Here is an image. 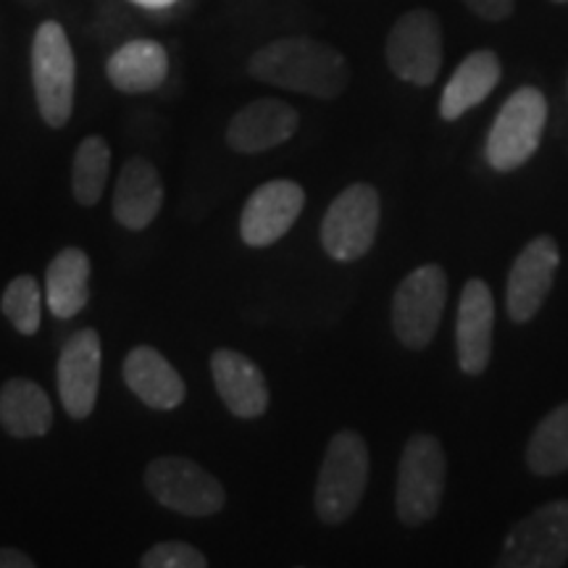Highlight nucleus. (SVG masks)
Segmentation results:
<instances>
[{
	"label": "nucleus",
	"mask_w": 568,
	"mask_h": 568,
	"mask_svg": "<svg viewBox=\"0 0 568 568\" xmlns=\"http://www.w3.org/2000/svg\"><path fill=\"white\" fill-rule=\"evenodd\" d=\"M253 80L272 88L314 95L322 101L343 95L351 67L337 48L314 38H282L253 53L247 63Z\"/></svg>",
	"instance_id": "nucleus-1"
},
{
	"label": "nucleus",
	"mask_w": 568,
	"mask_h": 568,
	"mask_svg": "<svg viewBox=\"0 0 568 568\" xmlns=\"http://www.w3.org/2000/svg\"><path fill=\"white\" fill-rule=\"evenodd\" d=\"M372 458L366 439L353 429H339L326 445L318 468L314 508L324 524H343L358 510L368 487Z\"/></svg>",
	"instance_id": "nucleus-2"
},
{
	"label": "nucleus",
	"mask_w": 568,
	"mask_h": 568,
	"mask_svg": "<svg viewBox=\"0 0 568 568\" xmlns=\"http://www.w3.org/2000/svg\"><path fill=\"white\" fill-rule=\"evenodd\" d=\"M32 84L42 122L51 130H63L74 113L77 61L59 21H42L34 32Z\"/></svg>",
	"instance_id": "nucleus-3"
},
{
	"label": "nucleus",
	"mask_w": 568,
	"mask_h": 568,
	"mask_svg": "<svg viewBox=\"0 0 568 568\" xmlns=\"http://www.w3.org/2000/svg\"><path fill=\"white\" fill-rule=\"evenodd\" d=\"M445 471L443 443L435 435L416 432L403 447L400 466H397L395 510L406 527H424L437 516L445 495Z\"/></svg>",
	"instance_id": "nucleus-4"
},
{
	"label": "nucleus",
	"mask_w": 568,
	"mask_h": 568,
	"mask_svg": "<svg viewBox=\"0 0 568 568\" xmlns=\"http://www.w3.org/2000/svg\"><path fill=\"white\" fill-rule=\"evenodd\" d=\"M548 124V101L542 90L518 88L503 103L487 138V163L495 172H516L537 153Z\"/></svg>",
	"instance_id": "nucleus-5"
},
{
	"label": "nucleus",
	"mask_w": 568,
	"mask_h": 568,
	"mask_svg": "<svg viewBox=\"0 0 568 568\" xmlns=\"http://www.w3.org/2000/svg\"><path fill=\"white\" fill-rule=\"evenodd\" d=\"M145 489L153 500L180 516H213L226 506V489L222 481L182 456H159L142 474Z\"/></svg>",
	"instance_id": "nucleus-6"
},
{
	"label": "nucleus",
	"mask_w": 568,
	"mask_h": 568,
	"mask_svg": "<svg viewBox=\"0 0 568 568\" xmlns=\"http://www.w3.org/2000/svg\"><path fill=\"white\" fill-rule=\"evenodd\" d=\"M382 222V201L376 187L368 182H355L345 187L322 222V245L337 264H353L372 251Z\"/></svg>",
	"instance_id": "nucleus-7"
},
{
	"label": "nucleus",
	"mask_w": 568,
	"mask_h": 568,
	"mask_svg": "<svg viewBox=\"0 0 568 568\" xmlns=\"http://www.w3.org/2000/svg\"><path fill=\"white\" fill-rule=\"evenodd\" d=\"M447 303L443 266L424 264L397 284L393 295V332L408 351H424L437 337Z\"/></svg>",
	"instance_id": "nucleus-8"
},
{
	"label": "nucleus",
	"mask_w": 568,
	"mask_h": 568,
	"mask_svg": "<svg viewBox=\"0 0 568 568\" xmlns=\"http://www.w3.org/2000/svg\"><path fill=\"white\" fill-rule=\"evenodd\" d=\"M568 564V500H552L516 521L503 542L500 568H560Z\"/></svg>",
	"instance_id": "nucleus-9"
},
{
	"label": "nucleus",
	"mask_w": 568,
	"mask_h": 568,
	"mask_svg": "<svg viewBox=\"0 0 568 568\" xmlns=\"http://www.w3.org/2000/svg\"><path fill=\"white\" fill-rule=\"evenodd\" d=\"M387 63L397 80L429 88L443 69V27L429 9L403 13L387 34Z\"/></svg>",
	"instance_id": "nucleus-10"
},
{
	"label": "nucleus",
	"mask_w": 568,
	"mask_h": 568,
	"mask_svg": "<svg viewBox=\"0 0 568 568\" xmlns=\"http://www.w3.org/2000/svg\"><path fill=\"white\" fill-rule=\"evenodd\" d=\"M560 266V247L556 237L539 234L516 255L508 274L506 308L510 322L529 324L548 301L552 282H556Z\"/></svg>",
	"instance_id": "nucleus-11"
},
{
	"label": "nucleus",
	"mask_w": 568,
	"mask_h": 568,
	"mask_svg": "<svg viewBox=\"0 0 568 568\" xmlns=\"http://www.w3.org/2000/svg\"><path fill=\"white\" fill-rule=\"evenodd\" d=\"M103 345L95 329H80L69 337L59 355V395L61 406L74 422H84L98 406L101 389Z\"/></svg>",
	"instance_id": "nucleus-12"
},
{
	"label": "nucleus",
	"mask_w": 568,
	"mask_h": 568,
	"mask_svg": "<svg viewBox=\"0 0 568 568\" xmlns=\"http://www.w3.org/2000/svg\"><path fill=\"white\" fill-rule=\"evenodd\" d=\"M305 205L303 187L293 180H272L253 190L240 216V237L247 247H268L293 230Z\"/></svg>",
	"instance_id": "nucleus-13"
},
{
	"label": "nucleus",
	"mask_w": 568,
	"mask_h": 568,
	"mask_svg": "<svg viewBox=\"0 0 568 568\" xmlns=\"http://www.w3.org/2000/svg\"><path fill=\"white\" fill-rule=\"evenodd\" d=\"M495 301L485 280H468L464 284L456 318L458 366L468 376H481L493 361Z\"/></svg>",
	"instance_id": "nucleus-14"
},
{
	"label": "nucleus",
	"mask_w": 568,
	"mask_h": 568,
	"mask_svg": "<svg viewBox=\"0 0 568 568\" xmlns=\"http://www.w3.org/2000/svg\"><path fill=\"white\" fill-rule=\"evenodd\" d=\"M297 126H301V116L293 105L280 101V98H261V101L247 103L230 119L226 145L243 155L266 153L295 138Z\"/></svg>",
	"instance_id": "nucleus-15"
},
{
	"label": "nucleus",
	"mask_w": 568,
	"mask_h": 568,
	"mask_svg": "<svg viewBox=\"0 0 568 568\" xmlns=\"http://www.w3.org/2000/svg\"><path fill=\"white\" fill-rule=\"evenodd\" d=\"M211 376L224 408L237 418H261L268 410V382L258 364L232 347H219L211 355Z\"/></svg>",
	"instance_id": "nucleus-16"
},
{
	"label": "nucleus",
	"mask_w": 568,
	"mask_h": 568,
	"mask_svg": "<svg viewBox=\"0 0 568 568\" xmlns=\"http://www.w3.org/2000/svg\"><path fill=\"white\" fill-rule=\"evenodd\" d=\"M163 205V182L153 161L134 155L119 172L113 187V219L130 232H142L155 222Z\"/></svg>",
	"instance_id": "nucleus-17"
},
{
	"label": "nucleus",
	"mask_w": 568,
	"mask_h": 568,
	"mask_svg": "<svg viewBox=\"0 0 568 568\" xmlns=\"http://www.w3.org/2000/svg\"><path fill=\"white\" fill-rule=\"evenodd\" d=\"M122 376L138 400L153 410H174L187 397L180 372L153 345H138L126 353Z\"/></svg>",
	"instance_id": "nucleus-18"
},
{
	"label": "nucleus",
	"mask_w": 568,
	"mask_h": 568,
	"mask_svg": "<svg viewBox=\"0 0 568 568\" xmlns=\"http://www.w3.org/2000/svg\"><path fill=\"white\" fill-rule=\"evenodd\" d=\"M500 74L503 67L495 51H489V48L474 51L447 80L443 98H439V116L447 119V122H456L466 111L477 109L497 88Z\"/></svg>",
	"instance_id": "nucleus-19"
},
{
	"label": "nucleus",
	"mask_w": 568,
	"mask_h": 568,
	"mask_svg": "<svg viewBox=\"0 0 568 568\" xmlns=\"http://www.w3.org/2000/svg\"><path fill=\"white\" fill-rule=\"evenodd\" d=\"M0 426L13 439L45 437L53 426L51 397L38 382L13 376L0 387Z\"/></svg>",
	"instance_id": "nucleus-20"
},
{
	"label": "nucleus",
	"mask_w": 568,
	"mask_h": 568,
	"mask_svg": "<svg viewBox=\"0 0 568 568\" xmlns=\"http://www.w3.org/2000/svg\"><path fill=\"white\" fill-rule=\"evenodd\" d=\"M105 74L113 88L126 95L159 90L169 74V53L155 40L124 42L105 63Z\"/></svg>",
	"instance_id": "nucleus-21"
},
{
	"label": "nucleus",
	"mask_w": 568,
	"mask_h": 568,
	"mask_svg": "<svg viewBox=\"0 0 568 568\" xmlns=\"http://www.w3.org/2000/svg\"><path fill=\"white\" fill-rule=\"evenodd\" d=\"M90 301V255L82 247H63L48 264L45 305L61 322H69Z\"/></svg>",
	"instance_id": "nucleus-22"
},
{
	"label": "nucleus",
	"mask_w": 568,
	"mask_h": 568,
	"mask_svg": "<svg viewBox=\"0 0 568 568\" xmlns=\"http://www.w3.org/2000/svg\"><path fill=\"white\" fill-rule=\"evenodd\" d=\"M527 466L537 477H558L568 471V403L552 408L531 432Z\"/></svg>",
	"instance_id": "nucleus-23"
},
{
	"label": "nucleus",
	"mask_w": 568,
	"mask_h": 568,
	"mask_svg": "<svg viewBox=\"0 0 568 568\" xmlns=\"http://www.w3.org/2000/svg\"><path fill=\"white\" fill-rule=\"evenodd\" d=\"M111 172V148L101 134L84 138L74 151L71 163V193L82 209H92L103 197Z\"/></svg>",
	"instance_id": "nucleus-24"
},
{
	"label": "nucleus",
	"mask_w": 568,
	"mask_h": 568,
	"mask_svg": "<svg viewBox=\"0 0 568 568\" xmlns=\"http://www.w3.org/2000/svg\"><path fill=\"white\" fill-rule=\"evenodd\" d=\"M3 316L9 318L19 335L32 337L40 332L42 324V290L32 274L13 276L6 287L3 301H0Z\"/></svg>",
	"instance_id": "nucleus-25"
},
{
	"label": "nucleus",
	"mask_w": 568,
	"mask_h": 568,
	"mask_svg": "<svg viewBox=\"0 0 568 568\" xmlns=\"http://www.w3.org/2000/svg\"><path fill=\"white\" fill-rule=\"evenodd\" d=\"M142 568H205L209 558L203 556L195 545L180 542V539H166V542L153 545L140 558Z\"/></svg>",
	"instance_id": "nucleus-26"
},
{
	"label": "nucleus",
	"mask_w": 568,
	"mask_h": 568,
	"mask_svg": "<svg viewBox=\"0 0 568 568\" xmlns=\"http://www.w3.org/2000/svg\"><path fill=\"white\" fill-rule=\"evenodd\" d=\"M464 3L485 21H506L516 11V0H464Z\"/></svg>",
	"instance_id": "nucleus-27"
},
{
	"label": "nucleus",
	"mask_w": 568,
	"mask_h": 568,
	"mask_svg": "<svg viewBox=\"0 0 568 568\" xmlns=\"http://www.w3.org/2000/svg\"><path fill=\"white\" fill-rule=\"evenodd\" d=\"M38 560L19 548H0V568H34Z\"/></svg>",
	"instance_id": "nucleus-28"
},
{
	"label": "nucleus",
	"mask_w": 568,
	"mask_h": 568,
	"mask_svg": "<svg viewBox=\"0 0 568 568\" xmlns=\"http://www.w3.org/2000/svg\"><path fill=\"white\" fill-rule=\"evenodd\" d=\"M130 3L140 6V9H151V11H159V9H169V6H174L176 0H130Z\"/></svg>",
	"instance_id": "nucleus-29"
},
{
	"label": "nucleus",
	"mask_w": 568,
	"mask_h": 568,
	"mask_svg": "<svg viewBox=\"0 0 568 568\" xmlns=\"http://www.w3.org/2000/svg\"><path fill=\"white\" fill-rule=\"evenodd\" d=\"M556 3H568V0H556Z\"/></svg>",
	"instance_id": "nucleus-30"
}]
</instances>
